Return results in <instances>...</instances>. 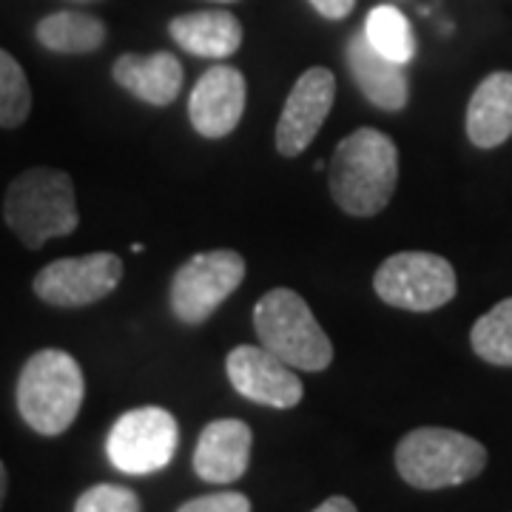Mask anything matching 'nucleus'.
Returning a JSON list of instances; mask_svg holds the SVG:
<instances>
[{
  "instance_id": "f257e3e1",
  "label": "nucleus",
  "mask_w": 512,
  "mask_h": 512,
  "mask_svg": "<svg viewBox=\"0 0 512 512\" xmlns=\"http://www.w3.org/2000/svg\"><path fill=\"white\" fill-rule=\"evenodd\" d=\"M330 197L350 217H376L399 183V148L379 128H356L330 157Z\"/></svg>"
},
{
  "instance_id": "f03ea898",
  "label": "nucleus",
  "mask_w": 512,
  "mask_h": 512,
  "mask_svg": "<svg viewBox=\"0 0 512 512\" xmlns=\"http://www.w3.org/2000/svg\"><path fill=\"white\" fill-rule=\"evenodd\" d=\"M3 220L32 251L43 248L49 239L69 237L80 222L72 177L46 165L23 171L6 188Z\"/></svg>"
},
{
  "instance_id": "7ed1b4c3",
  "label": "nucleus",
  "mask_w": 512,
  "mask_h": 512,
  "mask_svg": "<svg viewBox=\"0 0 512 512\" xmlns=\"http://www.w3.org/2000/svg\"><path fill=\"white\" fill-rule=\"evenodd\" d=\"M18 410L40 436H60L77 419L86 399V379L72 353L37 350L18 379Z\"/></svg>"
},
{
  "instance_id": "20e7f679",
  "label": "nucleus",
  "mask_w": 512,
  "mask_h": 512,
  "mask_svg": "<svg viewBox=\"0 0 512 512\" xmlns=\"http://www.w3.org/2000/svg\"><path fill=\"white\" fill-rule=\"evenodd\" d=\"M487 447L467 433L447 427L410 430L396 447V470L416 490L461 487L484 473Z\"/></svg>"
},
{
  "instance_id": "39448f33",
  "label": "nucleus",
  "mask_w": 512,
  "mask_h": 512,
  "mask_svg": "<svg viewBox=\"0 0 512 512\" xmlns=\"http://www.w3.org/2000/svg\"><path fill=\"white\" fill-rule=\"evenodd\" d=\"M259 345L293 370L322 373L333 362V342L316 322L308 302L291 288L268 291L254 308Z\"/></svg>"
},
{
  "instance_id": "423d86ee",
  "label": "nucleus",
  "mask_w": 512,
  "mask_h": 512,
  "mask_svg": "<svg viewBox=\"0 0 512 512\" xmlns=\"http://www.w3.org/2000/svg\"><path fill=\"white\" fill-rule=\"evenodd\" d=\"M373 291L390 308L427 313L453 302L458 279L453 265L439 254L402 251L384 259L373 276Z\"/></svg>"
},
{
  "instance_id": "0eeeda50",
  "label": "nucleus",
  "mask_w": 512,
  "mask_h": 512,
  "mask_svg": "<svg viewBox=\"0 0 512 512\" xmlns=\"http://www.w3.org/2000/svg\"><path fill=\"white\" fill-rule=\"evenodd\" d=\"M180 444L177 419L165 407H134L111 424L106 453L128 476H148L171 464Z\"/></svg>"
},
{
  "instance_id": "6e6552de",
  "label": "nucleus",
  "mask_w": 512,
  "mask_h": 512,
  "mask_svg": "<svg viewBox=\"0 0 512 512\" xmlns=\"http://www.w3.org/2000/svg\"><path fill=\"white\" fill-rule=\"evenodd\" d=\"M245 279V259L231 248L194 254L171 279V311L183 325H202Z\"/></svg>"
},
{
  "instance_id": "1a4fd4ad",
  "label": "nucleus",
  "mask_w": 512,
  "mask_h": 512,
  "mask_svg": "<svg viewBox=\"0 0 512 512\" xmlns=\"http://www.w3.org/2000/svg\"><path fill=\"white\" fill-rule=\"evenodd\" d=\"M123 279V259L109 251L66 256L46 265L35 276L37 299L55 308H86L117 291Z\"/></svg>"
},
{
  "instance_id": "9d476101",
  "label": "nucleus",
  "mask_w": 512,
  "mask_h": 512,
  "mask_svg": "<svg viewBox=\"0 0 512 512\" xmlns=\"http://www.w3.org/2000/svg\"><path fill=\"white\" fill-rule=\"evenodd\" d=\"M228 382L242 399L276 410H291L302 402L305 387L291 365L262 345H239L225 359Z\"/></svg>"
},
{
  "instance_id": "9b49d317",
  "label": "nucleus",
  "mask_w": 512,
  "mask_h": 512,
  "mask_svg": "<svg viewBox=\"0 0 512 512\" xmlns=\"http://www.w3.org/2000/svg\"><path fill=\"white\" fill-rule=\"evenodd\" d=\"M336 100V77L325 66H313L293 83L285 109L276 123V151L282 157H299L325 126Z\"/></svg>"
},
{
  "instance_id": "f8f14e48",
  "label": "nucleus",
  "mask_w": 512,
  "mask_h": 512,
  "mask_svg": "<svg viewBox=\"0 0 512 512\" xmlns=\"http://www.w3.org/2000/svg\"><path fill=\"white\" fill-rule=\"evenodd\" d=\"M248 86L234 66H211L202 72L194 92L188 97V117L197 134L205 140H222L239 126L245 114Z\"/></svg>"
},
{
  "instance_id": "ddd939ff",
  "label": "nucleus",
  "mask_w": 512,
  "mask_h": 512,
  "mask_svg": "<svg viewBox=\"0 0 512 512\" xmlns=\"http://www.w3.org/2000/svg\"><path fill=\"white\" fill-rule=\"evenodd\" d=\"M254 433L245 421L217 419L205 424L194 450V473L208 484H234L248 473Z\"/></svg>"
},
{
  "instance_id": "4468645a",
  "label": "nucleus",
  "mask_w": 512,
  "mask_h": 512,
  "mask_svg": "<svg viewBox=\"0 0 512 512\" xmlns=\"http://www.w3.org/2000/svg\"><path fill=\"white\" fill-rule=\"evenodd\" d=\"M348 69L359 92L382 111H402L410 97V80L402 63L384 57L370 46L365 32H356L348 40Z\"/></svg>"
},
{
  "instance_id": "2eb2a0df",
  "label": "nucleus",
  "mask_w": 512,
  "mask_h": 512,
  "mask_svg": "<svg viewBox=\"0 0 512 512\" xmlns=\"http://www.w3.org/2000/svg\"><path fill=\"white\" fill-rule=\"evenodd\" d=\"M111 77L120 89H126L148 106H171L180 97L185 69L180 57L171 52L123 55L111 66Z\"/></svg>"
},
{
  "instance_id": "dca6fc26",
  "label": "nucleus",
  "mask_w": 512,
  "mask_h": 512,
  "mask_svg": "<svg viewBox=\"0 0 512 512\" xmlns=\"http://www.w3.org/2000/svg\"><path fill=\"white\" fill-rule=\"evenodd\" d=\"M467 137L476 148H498L512 137V72L487 74L467 103Z\"/></svg>"
},
{
  "instance_id": "f3484780",
  "label": "nucleus",
  "mask_w": 512,
  "mask_h": 512,
  "mask_svg": "<svg viewBox=\"0 0 512 512\" xmlns=\"http://www.w3.org/2000/svg\"><path fill=\"white\" fill-rule=\"evenodd\" d=\"M174 43L194 57L225 60L237 55L242 46V23L228 9H205L188 12L168 23Z\"/></svg>"
},
{
  "instance_id": "a211bd4d",
  "label": "nucleus",
  "mask_w": 512,
  "mask_h": 512,
  "mask_svg": "<svg viewBox=\"0 0 512 512\" xmlns=\"http://www.w3.org/2000/svg\"><path fill=\"white\" fill-rule=\"evenodd\" d=\"M37 40L57 55H92L106 43V23L89 12H55L37 23Z\"/></svg>"
},
{
  "instance_id": "6ab92c4d",
  "label": "nucleus",
  "mask_w": 512,
  "mask_h": 512,
  "mask_svg": "<svg viewBox=\"0 0 512 512\" xmlns=\"http://www.w3.org/2000/svg\"><path fill=\"white\" fill-rule=\"evenodd\" d=\"M365 37L376 52L407 66L416 57V35L407 15H402L396 6H376L370 9L365 20Z\"/></svg>"
},
{
  "instance_id": "aec40b11",
  "label": "nucleus",
  "mask_w": 512,
  "mask_h": 512,
  "mask_svg": "<svg viewBox=\"0 0 512 512\" xmlns=\"http://www.w3.org/2000/svg\"><path fill=\"white\" fill-rule=\"evenodd\" d=\"M470 345L487 365L512 367V296L476 319L470 330Z\"/></svg>"
},
{
  "instance_id": "412c9836",
  "label": "nucleus",
  "mask_w": 512,
  "mask_h": 512,
  "mask_svg": "<svg viewBox=\"0 0 512 512\" xmlns=\"http://www.w3.org/2000/svg\"><path fill=\"white\" fill-rule=\"evenodd\" d=\"M32 111V86L15 57L0 49V128H18Z\"/></svg>"
},
{
  "instance_id": "4be33fe9",
  "label": "nucleus",
  "mask_w": 512,
  "mask_h": 512,
  "mask_svg": "<svg viewBox=\"0 0 512 512\" xmlns=\"http://www.w3.org/2000/svg\"><path fill=\"white\" fill-rule=\"evenodd\" d=\"M74 512H140V495L120 484H94L77 498Z\"/></svg>"
},
{
  "instance_id": "5701e85b",
  "label": "nucleus",
  "mask_w": 512,
  "mask_h": 512,
  "mask_svg": "<svg viewBox=\"0 0 512 512\" xmlns=\"http://www.w3.org/2000/svg\"><path fill=\"white\" fill-rule=\"evenodd\" d=\"M177 512H251V501H248V495L225 490V493H208L200 495V498H191Z\"/></svg>"
},
{
  "instance_id": "b1692460",
  "label": "nucleus",
  "mask_w": 512,
  "mask_h": 512,
  "mask_svg": "<svg viewBox=\"0 0 512 512\" xmlns=\"http://www.w3.org/2000/svg\"><path fill=\"white\" fill-rule=\"evenodd\" d=\"M308 3L328 20H345L356 6V0H308Z\"/></svg>"
},
{
  "instance_id": "393cba45",
  "label": "nucleus",
  "mask_w": 512,
  "mask_h": 512,
  "mask_svg": "<svg viewBox=\"0 0 512 512\" xmlns=\"http://www.w3.org/2000/svg\"><path fill=\"white\" fill-rule=\"evenodd\" d=\"M313 512H359V510H356V504H353L350 498H345V495H333V498H328V501H322V504H319Z\"/></svg>"
},
{
  "instance_id": "a878e982",
  "label": "nucleus",
  "mask_w": 512,
  "mask_h": 512,
  "mask_svg": "<svg viewBox=\"0 0 512 512\" xmlns=\"http://www.w3.org/2000/svg\"><path fill=\"white\" fill-rule=\"evenodd\" d=\"M6 490H9V476H6V467H3V461H0V507H3Z\"/></svg>"
},
{
  "instance_id": "bb28decb",
  "label": "nucleus",
  "mask_w": 512,
  "mask_h": 512,
  "mask_svg": "<svg viewBox=\"0 0 512 512\" xmlns=\"http://www.w3.org/2000/svg\"><path fill=\"white\" fill-rule=\"evenodd\" d=\"M69 3H100V0H69Z\"/></svg>"
},
{
  "instance_id": "cd10ccee",
  "label": "nucleus",
  "mask_w": 512,
  "mask_h": 512,
  "mask_svg": "<svg viewBox=\"0 0 512 512\" xmlns=\"http://www.w3.org/2000/svg\"><path fill=\"white\" fill-rule=\"evenodd\" d=\"M211 3H237V0H211Z\"/></svg>"
}]
</instances>
